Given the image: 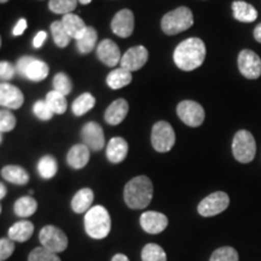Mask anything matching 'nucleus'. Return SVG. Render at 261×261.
I'll return each instance as SVG.
<instances>
[{
    "instance_id": "nucleus-34",
    "label": "nucleus",
    "mask_w": 261,
    "mask_h": 261,
    "mask_svg": "<svg viewBox=\"0 0 261 261\" xmlns=\"http://www.w3.org/2000/svg\"><path fill=\"white\" fill-rule=\"evenodd\" d=\"M77 2L79 0H50L48 3V9L54 14L57 15H68L71 14L76 9Z\"/></svg>"
},
{
    "instance_id": "nucleus-15",
    "label": "nucleus",
    "mask_w": 261,
    "mask_h": 261,
    "mask_svg": "<svg viewBox=\"0 0 261 261\" xmlns=\"http://www.w3.org/2000/svg\"><path fill=\"white\" fill-rule=\"evenodd\" d=\"M140 226L150 234L161 233L168 225V218L160 212L149 211L140 215Z\"/></svg>"
},
{
    "instance_id": "nucleus-17",
    "label": "nucleus",
    "mask_w": 261,
    "mask_h": 261,
    "mask_svg": "<svg viewBox=\"0 0 261 261\" xmlns=\"http://www.w3.org/2000/svg\"><path fill=\"white\" fill-rule=\"evenodd\" d=\"M24 102V97L18 87L11 84L0 85V104L8 109H18Z\"/></svg>"
},
{
    "instance_id": "nucleus-21",
    "label": "nucleus",
    "mask_w": 261,
    "mask_h": 261,
    "mask_svg": "<svg viewBox=\"0 0 261 261\" xmlns=\"http://www.w3.org/2000/svg\"><path fill=\"white\" fill-rule=\"evenodd\" d=\"M62 23H63L68 34L70 35V38L75 39V40L83 37L84 33L86 32L87 27H89V25L85 24L83 18H80L77 15H74L73 12L64 15L63 18H62Z\"/></svg>"
},
{
    "instance_id": "nucleus-3",
    "label": "nucleus",
    "mask_w": 261,
    "mask_h": 261,
    "mask_svg": "<svg viewBox=\"0 0 261 261\" xmlns=\"http://www.w3.org/2000/svg\"><path fill=\"white\" fill-rule=\"evenodd\" d=\"M85 231L93 240H103L110 232L112 219L103 205H94L85 214Z\"/></svg>"
},
{
    "instance_id": "nucleus-1",
    "label": "nucleus",
    "mask_w": 261,
    "mask_h": 261,
    "mask_svg": "<svg viewBox=\"0 0 261 261\" xmlns=\"http://www.w3.org/2000/svg\"><path fill=\"white\" fill-rule=\"evenodd\" d=\"M205 54V45L200 38H189L175 47L173 60L179 69L191 71L203 64Z\"/></svg>"
},
{
    "instance_id": "nucleus-23",
    "label": "nucleus",
    "mask_w": 261,
    "mask_h": 261,
    "mask_svg": "<svg viewBox=\"0 0 261 261\" xmlns=\"http://www.w3.org/2000/svg\"><path fill=\"white\" fill-rule=\"evenodd\" d=\"M232 11L233 17L240 22L244 23H250L257 18V11L253 5L248 4L242 0H236L232 3Z\"/></svg>"
},
{
    "instance_id": "nucleus-20",
    "label": "nucleus",
    "mask_w": 261,
    "mask_h": 261,
    "mask_svg": "<svg viewBox=\"0 0 261 261\" xmlns=\"http://www.w3.org/2000/svg\"><path fill=\"white\" fill-rule=\"evenodd\" d=\"M90 161V149L85 144L71 146L67 155V162L71 168L81 169Z\"/></svg>"
},
{
    "instance_id": "nucleus-13",
    "label": "nucleus",
    "mask_w": 261,
    "mask_h": 261,
    "mask_svg": "<svg viewBox=\"0 0 261 261\" xmlns=\"http://www.w3.org/2000/svg\"><path fill=\"white\" fill-rule=\"evenodd\" d=\"M148 58L149 52L146 50V47L139 45V46L130 47L129 50H127L125 55H122L120 64H121L122 68L132 73V71L139 70L140 68L144 67L146 62H148Z\"/></svg>"
},
{
    "instance_id": "nucleus-25",
    "label": "nucleus",
    "mask_w": 261,
    "mask_h": 261,
    "mask_svg": "<svg viewBox=\"0 0 261 261\" xmlns=\"http://www.w3.org/2000/svg\"><path fill=\"white\" fill-rule=\"evenodd\" d=\"M2 177L12 184L25 185L29 181V174L23 167L16 165H9L2 168Z\"/></svg>"
},
{
    "instance_id": "nucleus-31",
    "label": "nucleus",
    "mask_w": 261,
    "mask_h": 261,
    "mask_svg": "<svg viewBox=\"0 0 261 261\" xmlns=\"http://www.w3.org/2000/svg\"><path fill=\"white\" fill-rule=\"evenodd\" d=\"M52 38H54L55 44L57 45L58 47H67L69 45L70 41V35L68 34V32L65 31L63 23L62 21H55L52 22L50 25Z\"/></svg>"
},
{
    "instance_id": "nucleus-40",
    "label": "nucleus",
    "mask_w": 261,
    "mask_h": 261,
    "mask_svg": "<svg viewBox=\"0 0 261 261\" xmlns=\"http://www.w3.org/2000/svg\"><path fill=\"white\" fill-rule=\"evenodd\" d=\"M15 252V242L10 238L0 240V261H5Z\"/></svg>"
},
{
    "instance_id": "nucleus-19",
    "label": "nucleus",
    "mask_w": 261,
    "mask_h": 261,
    "mask_svg": "<svg viewBox=\"0 0 261 261\" xmlns=\"http://www.w3.org/2000/svg\"><path fill=\"white\" fill-rule=\"evenodd\" d=\"M128 154V144L121 137H114L107 146V158L112 163H121Z\"/></svg>"
},
{
    "instance_id": "nucleus-6",
    "label": "nucleus",
    "mask_w": 261,
    "mask_h": 261,
    "mask_svg": "<svg viewBox=\"0 0 261 261\" xmlns=\"http://www.w3.org/2000/svg\"><path fill=\"white\" fill-rule=\"evenodd\" d=\"M16 69L19 74L23 75L31 81H34V83H40V81L46 79L48 71H50V68L44 61L31 56L19 58Z\"/></svg>"
},
{
    "instance_id": "nucleus-26",
    "label": "nucleus",
    "mask_w": 261,
    "mask_h": 261,
    "mask_svg": "<svg viewBox=\"0 0 261 261\" xmlns=\"http://www.w3.org/2000/svg\"><path fill=\"white\" fill-rule=\"evenodd\" d=\"M130 81H132V74L122 67L110 71L107 76V84L112 90L122 89V87L129 85Z\"/></svg>"
},
{
    "instance_id": "nucleus-48",
    "label": "nucleus",
    "mask_w": 261,
    "mask_h": 261,
    "mask_svg": "<svg viewBox=\"0 0 261 261\" xmlns=\"http://www.w3.org/2000/svg\"><path fill=\"white\" fill-rule=\"evenodd\" d=\"M6 2H9V0H0V3H2V4H5Z\"/></svg>"
},
{
    "instance_id": "nucleus-4",
    "label": "nucleus",
    "mask_w": 261,
    "mask_h": 261,
    "mask_svg": "<svg viewBox=\"0 0 261 261\" xmlns=\"http://www.w3.org/2000/svg\"><path fill=\"white\" fill-rule=\"evenodd\" d=\"M194 24V15L187 6H179L163 16L161 28L165 34L175 35L188 31Z\"/></svg>"
},
{
    "instance_id": "nucleus-47",
    "label": "nucleus",
    "mask_w": 261,
    "mask_h": 261,
    "mask_svg": "<svg viewBox=\"0 0 261 261\" xmlns=\"http://www.w3.org/2000/svg\"><path fill=\"white\" fill-rule=\"evenodd\" d=\"M91 2H92V0H79V3H81V4H83V5H87V4H90Z\"/></svg>"
},
{
    "instance_id": "nucleus-38",
    "label": "nucleus",
    "mask_w": 261,
    "mask_h": 261,
    "mask_svg": "<svg viewBox=\"0 0 261 261\" xmlns=\"http://www.w3.org/2000/svg\"><path fill=\"white\" fill-rule=\"evenodd\" d=\"M33 113L35 114V116L38 117L41 121H48V120L52 119L54 116V112L48 106L46 100H38L37 103L33 107Z\"/></svg>"
},
{
    "instance_id": "nucleus-35",
    "label": "nucleus",
    "mask_w": 261,
    "mask_h": 261,
    "mask_svg": "<svg viewBox=\"0 0 261 261\" xmlns=\"http://www.w3.org/2000/svg\"><path fill=\"white\" fill-rule=\"evenodd\" d=\"M52 85H54V91H57L64 96L69 94L73 90V84L67 74L58 73L55 75L54 80H52Z\"/></svg>"
},
{
    "instance_id": "nucleus-39",
    "label": "nucleus",
    "mask_w": 261,
    "mask_h": 261,
    "mask_svg": "<svg viewBox=\"0 0 261 261\" xmlns=\"http://www.w3.org/2000/svg\"><path fill=\"white\" fill-rule=\"evenodd\" d=\"M16 127V117L10 110L0 112V132H10Z\"/></svg>"
},
{
    "instance_id": "nucleus-37",
    "label": "nucleus",
    "mask_w": 261,
    "mask_h": 261,
    "mask_svg": "<svg viewBox=\"0 0 261 261\" xmlns=\"http://www.w3.org/2000/svg\"><path fill=\"white\" fill-rule=\"evenodd\" d=\"M210 261H238V253L232 247H221L214 250Z\"/></svg>"
},
{
    "instance_id": "nucleus-12",
    "label": "nucleus",
    "mask_w": 261,
    "mask_h": 261,
    "mask_svg": "<svg viewBox=\"0 0 261 261\" xmlns=\"http://www.w3.org/2000/svg\"><path fill=\"white\" fill-rule=\"evenodd\" d=\"M81 138H83L84 144L90 150L93 151H99L104 148L106 144V138H104V132L100 125L97 122H87L81 129Z\"/></svg>"
},
{
    "instance_id": "nucleus-14",
    "label": "nucleus",
    "mask_w": 261,
    "mask_h": 261,
    "mask_svg": "<svg viewBox=\"0 0 261 261\" xmlns=\"http://www.w3.org/2000/svg\"><path fill=\"white\" fill-rule=\"evenodd\" d=\"M135 29V15L128 9L120 10L112 21V31L120 38H128Z\"/></svg>"
},
{
    "instance_id": "nucleus-33",
    "label": "nucleus",
    "mask_w": 261,
    "mask_h": 261,
    "mask_svg": "<svg viewBox=\"0 0 261 261\" xmlns=\"http://www.w3.org/2000/svg\"><path fill=\"white\" fill-rule=\"evenodd\" d=\"M142 261H167V255L159 244L148 243L142 250Z\"/></svg>"
},
{
    "instance_id": "nucleus-27",
    "label": "nucleus",
    "mask_w": 261,
    "mask_h": 261,
    "mask_svg": "<svg viewBox=\"0 0 261 261\" xmlns=\"http://www.w3.org/2000/svg\"><path fill=\"white\" fill-rule=\"evenodd\" d=\"M38 203L32 196H24L18 198L14 204L15 214L19 218H28L37 212Z\"/></svg>"
},
{
    "instance_id": "nucleus-5",
    "label": "nucleus",
    "mask_w": 261,
    "mask_h": 261,
    "mask_svg": "<svg viewBox=\"0 0 261 261\" xmlns=\"http://www.w3.org/2000/svg\"><path fill=\"white\" fill-rule=\"evenodd\" d=\"M232 154L241 163L252 162L256 154V143L253 135L246 129H241L232 140Z\"/></svg>"
},
{
    "instance_id": "nucleus-7",
    "label": "nucleus",
    "mask_w": 261,
    "mask_h": 261,
    "mask_svg": "<svg viewBox=\"0 0 261 261\" xmlns=\"http://www.w3.org/2000/svg\"><path fill=\"white\" fill-rule=\"evenodd\" d=\"M39 241H40L41 247L56 254L64 252L68 247L67 234L55 225H47L42 227L39 233Z\"/></svg>"
},
{
    "instance_id": "nucleus-42",
    "label": "nucleus",
    "mask_w": 261,
    "mask_h": 261,
    "mask_svg": "<svg viewBox=\"0 0 261 261\" xmlns=\"http://www.w3.org/2000/svg\"><path fill=\"white\" fill-rule=\"evenodd\" d=\"M25 29H27V19L19 18L18 22L15 25L14 31H12V34H14L15 37H19V35L23 34Z\"/></svg>"
},
{
    "instance_id": "nucleus-10",
    "label": "nucleus",
    "mask_w": 261,
    "mask_h": 261,
    "mask_svg": "<svg viewBox=\"0 0 261 261\" xmlns=\"http://www.w3.org/2000/svg\"><path fill=\"white\" fill-rule=\"evenodd\" d=\"M177 114L185 125L198 127L204 121V109L200 103L194 100H182L178 104Z\"/></svg>"
},
{
    "instance_id": "nucleus-11",
    "label": "nucleus",
    "mask_w": 261,
    "mask_h": 261,
    "mask_svg": "<svg viewBox=\"0 0 261 261\" xmlns=\"http://www.w3.org/2000/svg\"><path fill=\"white\" fill-rule=\"evenodd\" d=\"M238 69L247 79H259L261 76V58L252 50L241 51L238 55Z\"/></svg>"
},
{
    "instance_id": "nucleus-29",
    "label": "nucleus",
    "mask_w": 261,
    "mask_h": 261,
    "mask_svg": "<svg viewBox=\"0 0 261 261\" xmlns=\"http://www.w3.org/2000/svg\"><path fill=\"white\" fill-rule=\"evenodd\" d=\"M94 104H96V98H94L91 93L85 92L74 100L73 106H71V110H73L74 115L83 116L92 109Z\"/></svg>"
},
{
    "instance_id": "nucleus-30",
    "label": "nucleus",
    "mask_w": 261,
    "mask_h": 261,
    "mask_svg": "<svg viewBox=\"0 0 261 261\" xmlns=\"http://www.w3.org/2000/svg\"><path fill=\"white\" fill-rule=\"evenodd\" d=\"M58 171V165L56 159L51 155H46L40 159L38 163V172L41 178L51 179L56 175Z\"/></svg>"
},
{
    "instance_id": "nucleus-43",
    "label": "nucleus",
    "mask_w": 261,
    "mask_h": 261,
    "mask_svg": "<svg viewBox=\"0 0 261 261\" xmlns=\"http://www.w3.org/2000/svg\"><path fill=\"white\" fill-rule=\"evenodd\" d=\"M47 39V34L45 32H39L37 35H35V38L33 39V46L35 48H40L42 45H44V42L46 41Z\"/></svg>"
},
{
    "instance_id": "nucleus-45",
    "label": "nucleus",
    "mask_w": 261,
    "mask_h": 261,
    "mask_svg": "<svg viewBox=\"0 0 261 261\" xmlns=\"http://www.w3.org/2000/svg\"><path fill=\"white\" fill-rule=\"evenodd\" d=\"M112 261H129V260H128V257L125 255V254L119 253V254H115V255L113 256Z\"/></svg>"
},
{
    "instance_id": "nucleus-36",
    "label": "nucleus",
    "mask_w": 261,
    "mask_h": 261,
    "mask_svg": "<svg viewBox=\"0 0 261 261\" xmlns=\"http://www.w3.org/2000/svg\"><path fill=\"white\" fill-rule=\"evenodd\" d=\"M28 261H61V259L56 253L44 247H38L29 253Z\"/></svg>"
},
{
    "instance_id": "nucleus-2",
    "label": "nucleus",
    "mask_w": 261,
    "mask_h": 261,
    "mask_svg": "<svg viewBox=\"0 0 261 261\" xmlns=\"http://www.w3.org/2000/svg\"><path fill=\"white\" fill-rule=\"evenodd\" d=\"M154 188L146 175H138L127 182L123 190V200L130 210H144L152 200Z\"/></svg>"
},
{
    "instance_id": "nucleus-9",
    "label": "nucleus",
    "mask_w": 261,
    "mask_h": 261,
    "mask_svg": "<svg viewBox=\"0 0 261 261\" xmlns=\"http://www.w3.org/2000/svg\"><path fill=\"white\" fill-rule=\"evenodd\" d=\"M228 204H230V197L226 192L217 191L203 198L198 204L197 211L202 217L210 218L223 213L225 210H227Z\"/></svg>"
},
{
    "instance_id": "nucleus-24",
    "label": "nucleus",
    "mask_w": 261,
    "mask_h": 261,
    "mask_svg": "<svg viewBox=\"0 0 261 261\" xmlns=\"http://www.w3.org/2000/svg\"><path fill=\"white\" fill-rule=\"evenodd\" d=\"M34 232V225L32 221L21 220L12 225L9 230V238L17 242H25L33 236Z\"/></svg>"
},
{
    "instance_id": "nucleus-32",
    "label": "nucleus",
    "mask_w": 261,
    "mask_h": 261,
    "mask_svg": "<svg viewBox=\"0 0 261 261\" xmlns=\"http://www.w3.org/2000/svg\"><path fill=\"white\" fill-rule=\"evenodd\" d=\"M48 106L52 109V112L55 114H58V115H62V114L65 113L68 108L67 99H65L64 94H62L57 91H51L46 94V99Z\"/></svg>"
},
{
    "instance_id": "nucleus-16",
    "label": "nucleus",
    "mask_w": 261,
    "mask_h": 261,
    "mask_svg": "<svg viewBox=\"0 0 261 261\" xmlns=\"http://www.w3.org/2000/svg\"><path fill=\"white\" fill-rule=\"evenodd\" d=\"M97 57L108 67H115L121 62V52L116 42L110 39H104L97 46Z\"/></svg>"
},
{
    "instance_id": "nucleus-22",
    "label": "nucleus",
    "mask_w": 261,
    "mask_h": 261,
    "mask_svg": "<svg viewBox=\"0 0 261 261\" xmlns=\"http://www.w3.org/2000/svg\"><path fill=\"white\" fill-rule=\"evenodd\" d=\"M94 198L93 191L89 188L81 189L74 195L73 200H71V210L75 213L81 214L85 213V212H89L91 210V205H92Z\"/></svg>"
},
{
    "instance_id": "nucleus-46",
    "label": "nucleus",
    "mask_w": 261,
    "mask_h": 261,
    "mask_svg": "<svg viewBox=\"0 0 261 261\" xmlns=\"http://www.w3.org/2000/svg\"><path fill=\"white\" fill-rule=\"evenodd\" d=\"M6 196V187L4 182H2L0 184V198H4Z\"/></svg>"
},
{
    "instance_id": "nucleus-8",
    "label": "nucleus",
    "mask_w": 261,
    "mask_h": 261,
    "mask_svg": "<svg viewBox=\"0 0 261 261\" xmlns=\"http://www.w3.org/2000/svg\"><path fill=\"white\" fill-rule=\"evenodd\" d=\"M151 144L158 152H167L175 144V132L166 121L156 122L151 130Z\"/></svg>"
},
{
    "instance_id": "nucleus-18",
    "label": "nucleus",
    "mask_w": 261,
    "mask_h": 261,
    "mask_svg": "<svg viewBox=\"0 0 261 261\" xmlns=\"http://www.w3.org/2000/svg\"><path fill=\"white\" fill-rule=\"evenodd\" d=\"M127 113H128V103H127L126 99L120 98V99L114 100L107 108L106 113H104V119L109 125L116 126L125 120Z\"/></svg>"
},
{
    "instance_id": "nucleus-44",
    "label": "nucleus",
    "mask_w": 261,
    "mask_h": 261,
    "mask_svg": "<svg viewBox=\"0 0 261 261\" xmlns=\"http://www.w3.org/2000/svg\"><path fill=\"white\" fill-rule=\"evenodd\" d=\"M254 38H255V40L257 42H260L261 44V23L257 24L255 29H254Z\"/></svg>"
},
{
    "instance_id": "nucleus-41",
    "label": "nucleus",
    "mask_w": 261,
    "mask_h": 261,
    "mask_svg": "<svg viewBox=\"0 0 261 261\" xmlns=\"http://www.w3.org/2000/svg\"><path fill=\"white\" fill-rule=\"evenodd\" d=\"M16 70L17 69L11 63H9V62L3 61L0 63V77H2L3 81L11 80L15 76Z\"/></svg>"
},
{
    "instance_id": "nucleus-28",
    "label": "nucleus",
    "mask_w": 261,
    "mask_h": 261,
    "mask_svg": "<svg viewBox=\"0 0 261 261\" xmlns=\"http://www.w3.org/2000/svg\"><path fill=\"white\" fill-rule=\"evenodd\" d=\"M97 39H98V34L96 29L92 27H87L86 32L84 33L83 37L76 40V47L80 54L87 55L90 54V52H92V50L97 44Z\"/></svg>"
}]
</instances>
